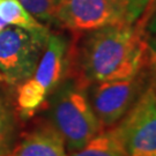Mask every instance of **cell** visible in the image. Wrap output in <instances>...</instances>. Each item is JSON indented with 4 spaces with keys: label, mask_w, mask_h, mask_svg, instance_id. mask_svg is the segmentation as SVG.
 Returning a JSON list of instances; mask_svg holds the SVG:
<instances>
[{
    "label": "cell",
    "mask_w": 156,
    "mask_h": 156,
    "mask_svg": "<svg viewBox=\"0 0 156 156\" xmlns=\"http://www.w3.org/2000/svg\"><path fill=\"white\" fill-rule=\"evenodd\" d=\"M141 21L73 34L67 78L84 88L98 82L133 78L156 64Z\"/></svg>",
    "instance_id": "1"
},
{
    "label": "cell",
    "mask_w": 156,
    "mask_h": 156,
    "mask_svg": "<svg viewBox=\"0 0 156 156\" xmlns=\"http://www.w3.org/2000/svg\"><path fill=\"white\" fill-rule=\"evenodd\" d=\"M50 117L69 154L81 149L103 129L91 108L87 88L69 78L50 95Z\"/></svg>",
    "instance_id": "2"
},
{
    "label": "cell",
    "mask_w": 156,
    "mask_h": 156,
    "mask_svg": "<svg viewBox=\"0 0 156 156\" xmlns=\"http://www.w3.org/2000/svg\"><path fill=\"white\" fill-rule=\"evenodd\" d=\"M69 41L65 35L51 33L34 74L17 84L16 109L24 118L41 110L50 95L67 76Z\"/></svg>",
    "instance_id": "3"
},
{
    "label": "cell",
    "mask_w": 156,
    "mask_h": 156,
    "mask_svg": "<svg viewBox=\"0 0 156 156\" xmlns=\"http://www.w3.org/2000/svg\"><path fill=\"white\" fill-rule=\"evenodd\" d=\"M49 28L28 31L5 28L0 31V81L20 84L34 74L44 51Z\"/></svg>",
    "instance_id": "4"
},
{
    "label": "cell",
    "mask_w": 156,
    "mask_h": 156,
    "mask_svg": "<svg viewBox=\"0 0 156 156\" xmlns=\"http://www.w3.org/2000/svg\"><path fill=\"white\" fill-rule=\"evenodd\" d=\"M156 64L133 78L98 82L87 88L88 98L102 128H111L136 103L151 83Z\"/></svg>",
    "instance_id": "5"
},
{
    "label": "cell",
    "mask_w": 156,
    "mask_h": 156,
    "mask_svg": "<svg viewBox=\"0 0 156 156\" xmlns=\"http://www.w3.org/2000/svg\"><path fill=\"white\" fill-rule=\"evenodd\" d=\"M112 129L125 156H156V93L151 83Z\"/></svg>",
    "instance_id": "6"
},
{
    "label": "cell",
    "mask_w": 156,
    "mask_h": 156,
    "mask_svg": "<svg viewBox=\"0 0 156 156\" xmlns=\"http://www.w3.org/2000/svg\"><path fill=\"white\" fill-rule=\"evenodd\" d=\"M55 23L72 34L127 23L126 0H60Z\"/></svg>",
    "instance_id": "7"
},
{
    "label": "cell",
    "mask_w": 156,
    "mask_h": 156,
    "mask_svg": "<svg viewBox=\"0 0 156 156\" xmlns=\"http://www.w3.org/2000/svg\"><path fill=\"white\" fill-rule=\"evenodd\" d=\"M9 156H69L65 141L51 123L36 126L26 133Z\"/></svg>",
    "instance_id": "8"
},
{
    "label": "cell",
    "mask_w": 156,
    "mask_h": 156,
    "mask_svg": "<svg viewBox=\"0 0 156 156\" xmlns=\"http://www.w3.org/2000/svg\"><path fill=\"white\" fill-rule=\"evenodd\" d=\"M69 156H125L122 145L115 131L102 129L81 149L71 153Z\"/></svg>",
    "instance_id": "9"
},
{
    "label": "cell",
    "mask_w": 156,
    "mask_h": 156,
    "mask_svg": "<svg viewBox=\"0 0 156 156\" xmlns=\"http://www.w3.org/2000/svg\"><path fill=\"white\" fill-rule=\"evenodd\" d=\"M0 19L28 31H39L48 27L37 21L19 0H0Z\"/></svg>",
    "instance_id": "10"
},
{
    "label": "cell",
    "mask_w": 156,
    "mask_h": 156,
    "mask_svg": "<svg viewBox=\"0 0 156 156\" xmlns=\"http://www.w3.org/2000/svg\"><path fill=\"white\" fill-rule=\"evenodd\" d=\"M27 11L41 23H55L60 0H20Z\"/></svg>",
    "instance_id": "11"
},
{
    "label": "cell",
    "mask_w": 156,
    "mask_h": 156,
    "mask_svg": "<svg viewBox=\"0 0 156 156\" xmlns=\"http://www.w3.org/2000/svg\"><path fill=\"white\" fill-rule=\"evenodd\" d=\"M15 131V118L9 105L0 110V156L9 154Z\"/></svg>",
    "instance_id": "12"
},
{
    "label": "cell",
    "mask_w": 156,
    "mask_h": 156,
    "mask_svg": "<svg viewBox=\"0 0 156 156\" xmlns=\"http://www.w3.org/2000/svg\"><path fill=\"white\" fill-rule=\"evenodd\" d=\"M155 0H126V22H136L145 14H148Z\"/></svg>",
    "instance_id": "13"
},
{
    "label": "cell",
    "mask_w": 156,
    "mask_h": 156,
    "mask_svg": "<svg viewBox=\"0 0 156 156\" xmlns=\"http://www.w3.org/2000/svg\"><path fill=\"white\" fill-rule=\"evenodd\" d=\"M148 44H149V48H151L153 55H154V56H155V58H156V36H155V37H153V38L148 42Z\"/></svg>",
    "instance_id": "14"
},
{
    "label": "cell",
    "mask_w": 156,
    "mask_h": 156,
    "mask_svg": "<svg viewBox=\"0 0 156 156\" xmlns=\"http://www.w3.org/2000/svg\"><path fill=\"white\" fill-rule=\"evenodd\" d=\"M149 31H151V34H156V14L155 16L153 17V20L151 21V23H149Z\"/></svg>",
    "instance_id": "15"
},
{
    "label": "cell",
    "mask_w": 156,
    "mask_h": 156,
    "mask_svg": "<svg viewBox=\"0 0 156 156\" xmlns=\"http://www.w3.org/2000/svg\"><path fill=\"white\" fill-rule=\"evenodd\" d=\"M8 105V103L5 101V97H4V95L1 93V90H0V110H2L4 108Z\"/></svg>",
    "instance_id": "16"
},
{
    "label": "cell",
    "mask_w": 156,
    "mask_h": 156,
    "mask_svg": "<svg viewBox=\"0 0 156 156\" xmlns=\"http://www.w3.org/2000/svg\"><path fill=\"white\" fill-rule=\"evenodd\" d=\"M6 24H7V23H5L4 21H2V20H1V19H0V31H1L2 29L6 28Z\"/></svg>",
    "instance_id": "17"
},
{
    "label": "cell",
    "mask_w": 156,
    "mask_h": 156,
    "mask_svg": "<svg viewBox=\"0 0 156 156\" xmlns=\"http://www.w3.org/2000/svg\"><path fill=\"white\" fill-rule=\"evenodd\" d=\"M154 88H155V93H156V67H155V74H154Z\"/></svg>",
    "instance_id": "18"
},
{
    "label": "cell",
    "mask_w": 156,
    "mask_h": 156,
    "mask_svg": "<svg viewBox=\"0 0 156 156\" xmlns=\"http://www.w3.org/2000/svg\"><path fill=\"white\" fill-rule=\"evenodd\" d=\"M2 156H9V154H7V155H2Z\"/></svg>",
    "instance_id": "19"
}]
</instances>
